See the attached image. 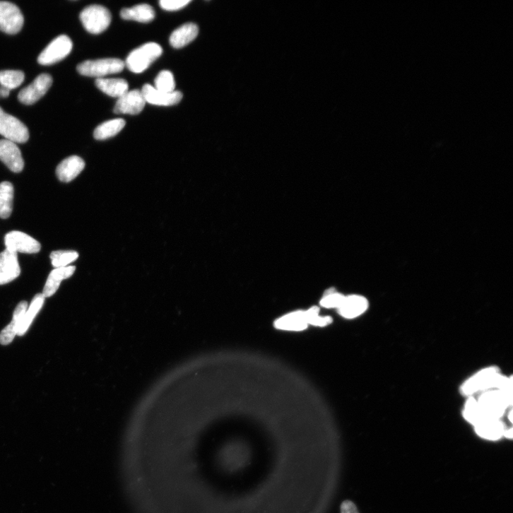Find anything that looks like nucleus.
Returning a JSON list of instances; mask_svg holds the SVG:
<instances>
[{"label":"nucleus","instance_id":"39448f33","mask_svg":"<svg viewBox=\"0 0 513 513\" xmlns=\"http://www.w3.org/2000/svg\"><path fill=\"white\" fill-rule=\"evenodd\" d=\"M477 401L484 420H500L509 406L502 394L497 389L485 391Z\"/></svg>","mask_w":513,"mask_h":513},{"label":"nucleus","instance_id":"7ed1b4c3","mask_svg":"<svg viewBox=\"0 0 513 513\" xmlns=\"http://www.w3.org/2000/svg\"><path fill=\"white\" fill-rule=\"evenodd\" d=\"M79 18L85 30L93 35L105 32L112 22L110 11L98 5L86 8L81 13Z\"/></svg>","mask_w":513,"mask_h":513},{"label":"nucleus","instance_id":"f3484780","mask_svg":"<svg viewBox=\"0 0 513 513\" xmlns=\"http://www.w3.org/2000/svg\"><path fill=\"white\" fill-rule=\"evenodd\" d=\"M28 303L23 301L16 308L13 321L0 332V344L8 346L18 335L23 318L28 309Z\"/></svg>","mask_w":513,"mask_h":513},{"label":"nucleus","instance_id":"393cba45","mask_svg":"<svg viewBox=\"0 0 513 513\" xmlns=\"http://www.w3.org/2000/svg\"><path fill=\"white\" fill-rule=\"evenodd\" d=\"M14 199L13 185L8 182L0 184V218H8L13 212Z\"/></svg>","mask_w":513,"mask_h":513},{"label":"nucleus","instance_id":"2eb2a0df","mask_svg":"<svg viewBox=\"0 0 513 513\" xmlns=\"http://www.w3.org/2000/svg\"><path fill=\"white\" fill-rule=\"evenodd\" d=\"M85 162L77 155L69 156L63 160L56 169V175L61 182L69 183L75 179L83 170Z\"/></svg>","mask_w":513,"mask_h":513},{"label":"nucleus","instance_id":"473e14b6","mask_svg":"<svg viewBox=\"0 0 513 513\" xmlns=\"http://www.w3.org/2000/svg\"><path fill=\"white\" fill-rule=\"evenodd\" d=\"M191 0H161L160 8L166 11H178L191 3Z\"/></svg>","mask_w":513,"mask_h":513},{"label":"nucleus","instance_id":"6ab92c4d","mask_svg":"<svg viewBox=\"0 0 513 513\" xmlns=\"http://www.w3.org/2000/svg\"><path fill=\"white\" fill-rule=\"evenodd\" d=\"M308 323L305 311L298 310L283 316L275 322V326L281 330L300 331L306 329Z\"/></svg>","mask_w":513,"mask_h":513},{"label":"nucleus","instance_id":"dca6fc26","mask_svg":"<svg viewBox=\"0 0 513 513\" xmlns=\"http://www.w3.org/2000/svg\"><path fill=\"white\" fill-rule=\"evenodd\" d=\"M369 307L367 300L360 295H350L345 297L338 309L339 314L346 319H354L365 313Z\"/></svg>","mask_w":513,"mask_h":513},{"label":"nucleus","instance_id":"e433bc0d","mask_svg":"<svg viewBox=\"0 0 513 513\" xmlns=\"http://www.w3.org/2000/svg\"><path fill=\"white\" fill-rule=\"evenodd\" d=\"M512 411H511L509 412V420H510L511 422H512Z\"/></svg>","mask_w":513,"mask_h":513},{"label":"nucleus","instance_id":"bb28decb","mask_svg":"<svg viewBox=\"0 0 513 513\" xmlns=\"http://www.w3.org/2000/svg\"><path fill=\"white\" fill-rule=\"evenodd\" d=\"M25 80V73L18 70L0 71V85L11 91L17 89Z\"/></svg>","mask_w":513,"mask_h":513},{"label":"nucleus","instance_id":"9d476101","mask_svg":"<svg viewBox=\"0 0 513 513\" xmlns=\"http://www.w3.org/2000/svg\"><path fill=\"white\" fill-rule=\"evenodd\" d=\"M5 244L7 249L16 253L34 254L41 249V244L37 240L20 231L8 232L5 237Z\"/></svg>","mask_w":513,"mask_h":513},{"label":"nucleus","instance_id":"5701e85b","mask_svg":"<svg viewBox=\"0 0 513 513\" xmlns=\"http://www.w3.org/2000/svg\"><path fill=\"white\" fill-rule=\"evenodd\" d=\"M121 17L125 20L148 23L154 20L155 11L151 6L141 4L131 8L123 9L121 12Z\"/></svg>","mask_w":513,"mask_h":513},{"label":"nucleus","instance_id":"a878e982","mask_svg":"<svg viewBox=\"0 0 513 513\" xmlns=\"http://www.w3.org/2000/svg\"><path fill=\"white\" fill-rule=\"evenodd\" d=\"M125 125L126 122L123 119H115L105 122L96 128L94 137L99 141L107 140L120 133Z\"/></svg>","mask_w":513,"mask_h":513},{"label":"nucleus","instance_id":"9b49d317","mask_svg":"<svg viewBox=\"0 0 513 513\" xmlns=\"http://www.w3.org/2000/svg\"><path fill=\"white\" fill-rule=\"evenodd\" d=\"M20 273L18 253L7 249L0 253V285L11 283Z\"/></svg>","mask_w":513,"mask_h":513},{"label":"nucleus","instance_id":"4468645a","mask_svg":"<svg viewBox=\"0 0 513 513\" xmlns=\"http://www.w3.org/2000/svg\"><path fill=\"white\" fill-rule=\"evenodd\" d=\"M141 93L146 103L155 106L170 107L178 105L183 98L181 92L163 93L155 89L150 84H145Z\"/></svg>","mask_w":513,"mask_h":513},{"label":"nucleus","instance_id":"aec40b11","mask_svg":"<svg viewBox=\"0 0 513 513\" xmlns=\"http://www.w3.org/2000/svg\"><path fill=\"white\" fill-rule=\"evenodd\" d=\"M95 83L100 90L114 98L119 99L129 92V84L123 78H98Z\"/></svg>","mask_w":513,"mask_h":513},{"label":"nucleus","instance_id":"6e6552de","mask_svg":"<svg viewBox=\"0 0 513 513\" xmlns=\"http://www.w3.org/2000/svg\"><path fill=\"white\" fill-rule=\"evenodd\" d=\"M24 22V16L17 6L0 1V31L8 35L18 34L22 30Z\"/></svg>","mask_w":513,"mask_h":513},{"label":"nucleus","instance_id":"20e7f679","mask_svg":"<svg viewBox=\"0 0 513 513\" xmlns=\"http://www.w3.org/2000/svg\"><path fill=\"white\" fill-rule=\"evenodd\" d=\"M125 62L117 58L88 60L77 66L78 72L86 76L102 78L104 76L117 73L124 70Z\"/></svg>","mask_w":513,"mask_h":513},{"label":"nucleus","instance_id":"cd10ccee","mask_svg":"<svg viewBox=\"0 0 513 513\" xmlns=\"http://www.w3.org/2000/svg\"><path fill=\"white\" fill-rule=\"evenodd\" d=\"M78 258V252L71 250L54 251L50 254L52 264L55 269L68 267Z\"/></svg>","mask_w":513,"mask_h":513},{"label":"nucleus","instance_id":"c9c22d12","mask_svg":"<svg viewBox=\"0 0 513 513\" xmlns=\"http://www.w3.org/2000/svg\"><path fill=\"white\" fill-rule=\"evenodd\" d=\"M503 436L505 437L507 439L512 440V429L510 428L509 430H505Z\"/></svg>","mask_w":513,"mask_h":513},{"label":"nucleus","instance_id":"f257e3e1","mask_svg":"<svg viewBox=\"0 0 513 513\" xmlns=\"http://www.w3.org/2000/svg\"><path fill=\"white\" fill-rule=\"evenodd\" d=\"M506 379L507 377L502 376L497 367H488L468 379L462 385L461 392L466 396H471L477 392L487 391L493 389L498 390Z\"/></svg>","mask_w":513,"mask_h":513},{"label":"nucleus","instance_id":"0eeeda50","mask_svg":"<svg viewBox=\"0 0 513 513\" xmlns=\"http://www.w3.org/2000/svg\"><path fill=\"white\" fill-rule=\"evenodd\" d=\"M72 48L71 39L66 35H60L42 52L37 61L44 66L54 64L65 59L71 53Z\"/></svg>","mask_w":513,"mask_h":513},{"label":"nucleus","instance_id":"b1692460","mask_svg":"<svg viewBox=\"0 0 513 513\" xmlns=\"http://www.w3.org/2000/svg\"><path fill=\"white\" fill-rule=\"evenodd\" d=\"M45 301V297L42 293L36 295L32 300L30 305L25 314L18 329V336H23L26 334L34 319L42 308Z\"/></svg>","mask_w":513,"mask_h":513},{"label":"nucleus","instance_id":"4be33fe9","mask_svg":"<svg viewBox=\"0 0 513 513\" xmlns=\"http://www.w3.org/2000/svg\"><path fill=\"white\" fill-rule=\"evenodd\" d=\"M504 424L500 420H485L475 425L476 434L481 438L497 441L503 437Z\"/></svg>","mask_w":513,"mask_h":513},{"label":"nucleus","instance_id":"f704fd0d","mask_svg":"<svg viewBox=\"0 0 513 513\" xmlns=\"http://www.w3.org/2000/svg\"><path fill=\"white\" fill-rule=\"evenodd\" d=\"M10 93V90L4 87H0V98H7L9 97Z\"/></svg>","mask_w":513,"mask_h":513},{"label":"nucleus","instance_id":"f03ea898","mask_svg":"<svg viewBox=\"0 0 513 513\" xmlns=\"http://www.w3.org/2000/svg\"><path fill=\"white\" fill-rule=\"evenodd\" d=\"M162 53L163 49L158 44L146 43L129 54L125 66L135 73H142L158 59Z\"/></svg>","mask_w":513,"mask_h":513},{"label":"nucleus","instance_id":"ddd939ff","mask_svg":"<svg viewBox=\"0 0 513 513\" xmlns=\"http://www.w3.org/2000/svg\"><path fill=\"white\" fill-rule=\"evenodd\" d=\"M146 104L141 91H129L118 99L114 112L118 114L137 115L143 110Z\"/></svg>","mask_w":513,"mask_h":513},{"label":"nucleus","instance_id":"412c9836","mask_svg":"<svg viewBox=\"0 0 513 513\" xmlns=\"http://www.w3.org/2000/svg\"><path fill=\"white\" fill-rule=\"evenodd\" d=\"M76 271V267L68 266L53 270L46 282L42 294L46 297L53 296L58 290L61 283L66 279L71 278Z\"/></svg>","mask_w":513,"mask_h":513},{"label":"nucleus","instance_id":"7c9ffc66","mask_svg":"<svg viewBox=\"0 0 513 513\" xmlns=\"http://www.w3.org/2000/svg\"><path fill=\"white\" fill-rule=\"evenodd\" d=\"M346 296L337 293L335 290L331 288L326 291L324 295L320 301V305L327 309H338L343 302Z\"/></svg>","mask_w":513,"mask_h":513},{"label":"nucleus","instance_id":"f8f14e48","mask_svg":"<svg viewBox=\"0 0 513 513\" xmlns=\"http://www.w3.org/2000/svg\"><path fill=\"white\" fill-rule=\"evenodd\" d=\"M0 160L14 173H20L24 169L25 162L19 147L9 140H0Z\"/></svg>","mask_w":513,"mask_h":513},{"label":"nucleus","instance_id":"423d86ee","mask_svg":"<svg viewBox=\"0 0 513 513\" xmlns=\"http://www.w3.org/2000/svg\"><path fill=\"white\" fill-rule=\"evenodd\" d=\"M0 135L14 143H26L30 138L28 127L16 117L0 107Z\"/></svg>","mask_w":513,"mask_h":513},{"label":"nucleus","instance_id":"1a4fd4ad","mask_svg":"<svg viewBox=\"0 0 513 513\" xmlns=\"http://www.w3.org/2000/svg\"><path fill=\"white\" fill-rule=\"evenodd\" d=\"M52 77L48 73L39 75L32 83L20 91L19 101L25 105H33L42 98L52 87Z\"/></svg>","mask_w":513,"mask_h":513},{"label":"nucleus","instance_id":"c756f323","mask_svg":"<svg viewBox=\"0 0 513 513\" xmlns=\"http://www.w3.org/2000/svg\"><path fill=\"white\" fill-rule=\"evenodd\" d=\"M464 417L474 426L484 420L478 401L470 398L466 403L464 409Z\"/></svg>","mask_w":513,"mask_h":513},{"label":"nucleus","instance_id":"a211bd4d","mask_svg":"<svg viewBox=\"0 0 513 513\" xmlns=\"http://www.w3.org/2000/svg\"><path fill=\"white\" fill-rule=\"evenodd\" d=\"M199 27L194 23H187L171 34L170 44L174 48L181 49L192 42L198 36Z\"/></svg>","mask_w":513,"mask_h":513},{"label":"nucleus","instance_id":"2f4dec72","mask_svg":"<svg viewBox=\"0 0 513 513\" xmlns=\"http://www.w3.org/2000/svg\"><path fill=\"white\" fill-rule=\"evenodd\" d=\"M305 316L308 325L322 327L332 322V318L331 317H322L319 315V308L317 307H312L308 310H306Z\"/></svg>","mask_w":513,"mask_h":513},{"label":"nucleus","instance_id":"c85d7f7f","mask_svg":"<svg viewBox=\"0 0 513 513\" xmlns=\"http://www.w3.org/2000/svg\"><path fill=\"white\" fill-rule=\"evenodd\" d=\"M154 83V88L158 91L166 93H171L176 91L175 76L169 71H161L155 78Z\"/></svg>","mask_w":513,"mask_h":513},{"label":"nucleus","instance_id":"72a5a7b5","mask_svg":"<svg viewBox=\"0 0 513 513\" xmlns=\"http://www.w3.org/2000/svg\"><path fill=\"white\" fill-rule=\"evenodd\" d=\"M341 513H360L356 505L350 501L346 500L341 505Z\"/></svg>","mask_w":513,"mask_h":513}]
</instances>
